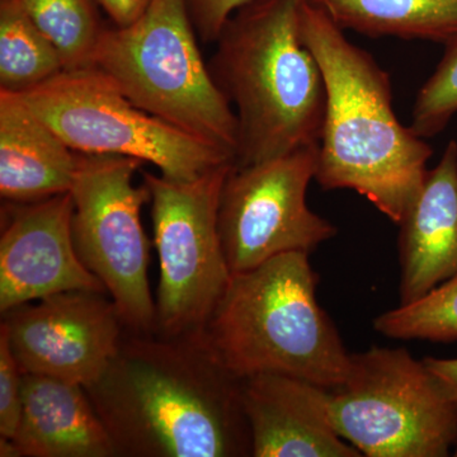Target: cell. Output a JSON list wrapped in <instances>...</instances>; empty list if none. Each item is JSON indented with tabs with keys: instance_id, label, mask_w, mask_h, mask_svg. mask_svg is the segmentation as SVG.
I'll use <instances>...</instances> for the list:
<instances>
[{
	"instance_id": "1",
	"label": "cell",
	"mask_w": 457,
	"mask_h": 457,
	"mask_svg": "<svg viewBox=\"0 0 457 457\" xmlns=\"http://www.w3.org/2000/svg\"><path fill=\"white\" fill-rule=\"evenodd\" d=\"M84 389L116 457L252 456L243 378L204 333L126 329L106 371Z\"/></svg>"
},
{
	"instance_id": "2",
	"label": "cell",
	"mask_w": 457,
	"mask_h": 457,
	"mask_svg": "<svg viewBox=\"0 0 457 457\" xmlns=\"http://www.w3.org/2000/svg\"><path fill=\"white\" fill-rule=\"evenodd\" d=\"M299 31L326 86L315 180L357 192L399 224L425 182L432 147L399 121L389 73L311 0L300 8Z\"/></svg>"
},
{
	"instance_id": "3",
	"label": "cell",
	"mask_w": 457,
	"mask_h": 457,
	"mask_svg": "<svg viewBox=\"0 0 457 457\" xmlns=\"http://www.w3.org/2000/svg\"><path fill=\"white\" fill-rule=\"evenodd\" d=\"M303 0H252L216 40L210 71L236 106V165L318 146L326 86L299 31Z\"/></svg>"
},
{
	"instance_id": "4",
	"label": "cell",
	"mask_w": 457,
	"mask_h": 457,
	"mask_svg": "<svg viewBox=\"0 0 457 457\" xmlns=\"http://www.w3.org/2000/svg\"><path fill=\"white\" fill-rule=\"evenodd\" d=\"M319 278L306 252L270 258L231 276L204 336L228 371L281 374L336 389L351 353L317 302Z\"/></svg>"
},
{
	"instance_id": "5",
	"label": "cell",
	"mask_w": 457,
	"mask_h": 457,
	"mask_svg": "<svg viewBox=\"0 0 457 457\" xmlns=\"http://www.w3.org/2000/svg\"><path fill=\"white\" fill-rule=\"evenodd\" d=\"M187 0H150L128 26L106 27L95 68L135 106L233 153L237 119L198 47Z\"/></svg>"
},
{
	"instance_id": "6",
	"label": "cell",
	"mask_w": 457,
	"mask_h": 457,
	"mask_svg": "<svg viewBox=\"0 0 457 457\" xmlns=\"http://www.w3.org/2000/svg\"><path fill=\"white\" fill-rule=\"evenodd\" d=\"M329 411L337 433L362 456L445 457L457 445V402L405 348L351 353Z\"/></svg>"
},
{
	"instance_id": "7",
	"label": "cell",
	"mask_w": 457,
	"mask_h": 457,
	"mask_svg": "<svg viewBox=\"0 0 457 457\" xmlns=\"http://www.w3.org/2000/svg\"><path fill=\"white\" fill-rule=\"evenodd\" d=\"M18 96L80 154L139 159L174 180L236 163L233 153L135 106L97 68L64 71Z\"/></svg>"
},
{
	"instance_id": "8",
	"label": "cell",
	"mask_w": 457,
	"mask_h": 457,
	"mask_svg": "<svg viewBox=\"0 0 457 457\" xmlns=\"http://www.w3.org/2000/svg\"><path fill=\"white\" fill-rule=\"evenodd\" d=\"M236 163L191 180L143 171L150 189L154 245L159 257L155 332L204 333L231 279L220 234L222 186Z\"/></svg>"
},
{
	"instance_id": "9",
	"label": "cell",
	"mask_w": 457,
	"mask_h": 457,
	"mask_svg": "<svg viewBox=\"0 0 457 457\" xmlns=\"http://www.w3.org/2000/svg\"><path fill=\"white\" fill-rule=\"evenodd\" d=\"M128 156L80 154L73 187L71 234L78 257L106 287L126 329L155 332V300L149 285L150 243L141 210L150 203L143 167Z\"/></svg>"
},
{
	"instance_id": "10",
	"label": "cell",
	"mask_w": 457,
	"mask_h": 457,
	"mask_svg": "<svg viewBox=\"0 0 457 457\" xmlns=\"http://www.w3.org/2000/svg\"><path fill=\"white\" fill-rule=\"evenodd\" d=\"M318 146L246 167L234 164L222 186L219 234L231 275L279 254L306 252L337 236L312 212L306 192L318 170Z\"/></svg>"
},
{
	"instance_id": "11",
	"label": "cell",
	"mask_w": 457,
	"mask_h": 457,
	"mask_svg": "<svg viewBox=\"0 0 457 457\" xmlns=\"http://www.w3.org/2000/svg\"><path fill=\"white\" fill-rule=\"evenodd\" d=\"M22 374L82 385L97 381L119 352L126 327L108 294L74 290L3 312Z\"/></svg>"
},
{
	"instance_id": "12",
	"label": "cell",
	"mask_w": 457,
	"mask_h": 457,
	"mask_svg": "<svg viewBox=\"0 0 457 457\" xmlns=\"http://www.w3.org/2000/svg\"><path fill=\"white\" fill-rule=\"evenodd\" d=\"M7 203V201H5ZM71 192L2 207L0 312L65 291L106 293L75 251Z\"/></svg>"
},
{
	"instance_id": "13",
	"label": "cell",
	"mask_w": 457,
	"mask_h": 457,
	"mask_svg": "<svg viewBox=\"0 0 457 457\" xmlns=\"http://www.w3.org/2000/svg\"><path fill=\"white\" fill-rule=\"evenodd\" d=\"M253 457H361L330 420V389L281 374L243 378Z\"/></svg>"
},
{
	"instance_id": "14",
	"label": "cell",
	"mask_w": 457,
	"mask_h": 457,
	"mask_svg": "<svg viewBox=\"0 0 457 457\" xmlns=\"http://www.w3.org/2000/svg\"><path fill=\"white\" fill-rule=\"evenodd\" d=\"M400 303L416 302L457 275V141L428 170L399 222Z\"/></svg>"
},
{
	"instance_id": "15",
	"label": "cell",
	"mask_w": 457,
	"mask_h": 457,
	"mask_svg": "<svg viewBox=\"0 0 457 457\" xmlns=\"http://www.w3.org/2000/svg\"><path fill=\"white\" fill-rule=\"evenodd\" d=\"M13 440L22 457H116L84 386L45 375L22 376Z\"/></svg>"
},
{
	"instance_id": "16",
	"label": "cell",
	"mask_w": 457,
	"mask_h": 457,
	"mask_svg": "<svg viewBox=\"0 0 457 457\" xmlns=\"http://www.w3.org/2000/svg\"><path fill=\"white\" fill-rule=\"evenodd\" d=\"M74 152L14 93L0 90V195L7 203H36L73 187Z\"/></svg>"
},
{
	"instance_id": "17",
	"label": "cell",
	"mask_w": 457,
	"mask_h": 457,
	"mask_svg": "<svg viewBox=\"0 0 457 457\" xmlns=\"http://www.w3.org/2000/svg\"><path fill=\"white\" fill-rule=\"evenodd\" d=\"M345 31L449 44L457 37V0H311Z\"/></svg>"
},
{
	"instance_id": "18",
	"label": "cell",
	"mask_w": 457,
	"mask_h": 457,
	"mask_svg": "<svg viewBox=\"0 0 457 457\" xmlns=\"http://www.w3.org/2000/svg\"><path fill=\"white\" fill-rule=\"evenodd\" d=\"M64 71L59 53L20 0H0V90L23 95Z\"/></svg>"
},
{
	"instance_id": "19",
	"label": "cell",
	"mask_w": 457,
	"mask_h": 457,
	"mask_svg": "<svg viewBox=\"0 0 457 457\" xmlns=\"http://www.w3.org/2000/svg\"><path fill=\"white\" fill-rule=\"evenodd\" d=\"M26 13L59 53L65 71L95 68L106 26L97 0H20Z\"/></svg>"
},
{
	"instance_id": "20",
	"label": "cell",
	"mask_w": 457,
	"mask_h": 457,
	"mask_svg": "<svg viewBox=\"0 0 457 457\" xmlns=\"http://www.w3.org/2000/svg\"><path fill=\"white\" fill-rule=\"evenodd\" d=\"M374 329L403 341H457V275L425 296L378 315Z\"/></svg>"
},
{
	"instance_id": "21",
	"label": "cell",
	"mask_w": 457,
	"mask_h": 457,
	"mask_svg": "<svg viewBox=\"0 0 457 457\" xmlns=\"http://www.w3.org/2000/svg\"><path fill=\"white\" fill-rule=\"evenodd\" d=\"M457 114V37L446 44V51L431 77L418 92L411 110V129L427 139L440 134Z\"/></svg>"
},
{
	"instance_id": "22",
	"label": "cell",
	"mask_w": 457,
	"mask_h": 457,
	"mask_svg": "<svg viewBox=\"0 0 457 457\" xmlns=\"http://www.w3.org/2000/svg\"><path fill=\"white\" fill-rule=\"evenodd\" d=\"M22 372L12 353L4 330L0 329V436L13 438L22 411Z\"/></svg>"
},
{
	"instance_id": "23",
	"label": "cell",
	"mask_w": 457,
	"mask_h": 457,
	"mask_svg": "<svg viewBox=\"0 0 457 457\" xmlns=\"http://www.w3.org/2000/svg\"><path fill=\"white\" fill-rule=\"evenodd\" d=\"M252 0H187L189 14L197 36L204 44H213L228 21Z\"/></svg>"
},
{
	"instance_id": "24",
	"label": "cell",
	"mask_w": 457,
	"mask_h": 457,
	"mask_svg": "<svg viewBox=\"0 0 457 457\" xmlns=\"http://www.w3.org/2000/svg\"><path fill=\"white\" fill-rule=\"evenodd\" d=\"M114 26H128L145 11L150 0H97Z\"/></svg>"
},
{
	"instance_id": "25",
	"label": "cell",
	"mask_w": 457,
	"mask_h": 457,
	"mask_svg": "<svg viewBox=\"0 0 457 457\" xmlns=\"http://www.w3.org/2000/svg\"><path fill=\"white\" fill-rule=\"evenodd\" d=\"M423 362L437 378L447 395L457 402V359L426 357Z\"/></svg>"
},
{
	"instance_id": "26",
	"label": "cell",
	"mask_w": 457,
	"mask_h": 457,
	"mask_svg": "<svg viewBox=\"0 0 457 457\" xmlns=\"http://www.w3.org/2000/svg\"><path fill=\"white\" fill-rule=\"evenodd\" d=\"M0 457H22L13 438L0 436Z\"/></svg>"
},
{
	"instance_id": "27",
	"label": "cell",
	"mask_w": 457,
	"mask_h": 457,
	"mask_svg": "<svg viewBox=\"0 0 457 457\" xmlns=\"http://www.w3.org/2000/svg\"><path fill=\"white\" fill-rule=\"evenodd\" d=\"M453 455H455L457 457V445H456L455 453H453Z\"/></svg>"
}]
</instances>
